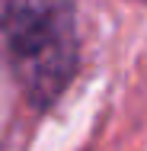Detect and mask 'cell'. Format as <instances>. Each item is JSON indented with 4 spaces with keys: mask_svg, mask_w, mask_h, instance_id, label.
<instances>
[{
    "mask_svg": "<svg viewBox=\"0 0 147 151\" xmlns=\"http://www.w3.org/2000/svg\"><path fill=\"white\" fill-rule=\"evenodd\" d=\"M6 35L35 100H48L74 71V0H10Z\"/></svg>",
    "mask_w": 147,
    "mask_h": 151,
    "instance_id": "obj_1",
    "label": "cell"
}]
</instances>
